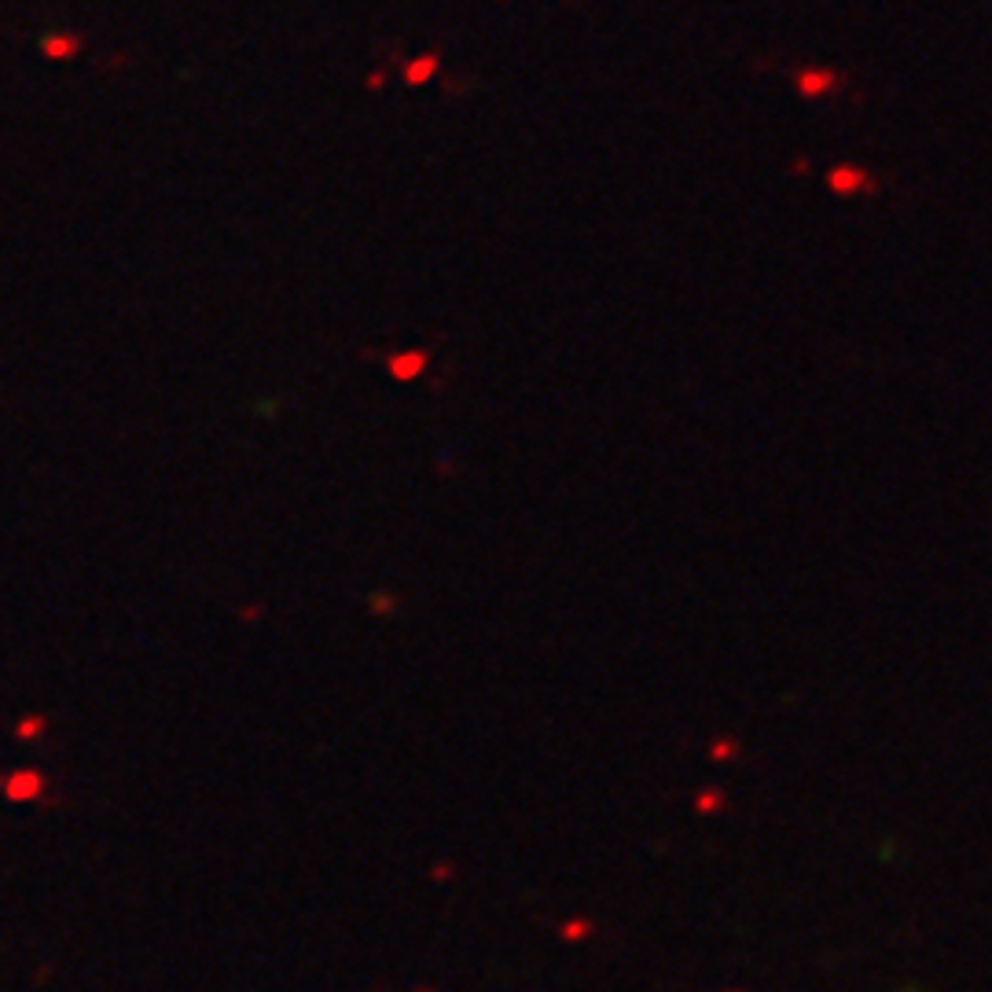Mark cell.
<instances>
[{
    "label": "cell",
    "instance_id": "6da1fadb",
    "mask_svg": "<svg viewBox=\"0 0 992 992\" xmlns=\"http://www.w3.org/2000/svg\"><path fill=\"white\" fill-rule=\"evenodd\" d=\"M427 364V357L423 353H412V357H401V361H394V375H412L416 368H423Z\"/></svg>",
    "mask_w": 992,
    "mask_h": 992
},
{
    "label": "cell",
    "instance_id": "7a4b0ae2",
    "mask_svg": "<svg viewBox=\"0 0 992 992\" xmlns=\"http://www.w3.org/2000/svg\"><path fill=\"white\" fill-rule=\"evenodd\" d=\"M434 67H438L434 59H419V63H412V67H408V81H416V85H419V81H427L430 74H434Z\"/></svg>",
    "mask_w": 992,
    "mask_h": 992
}]
</instances>
